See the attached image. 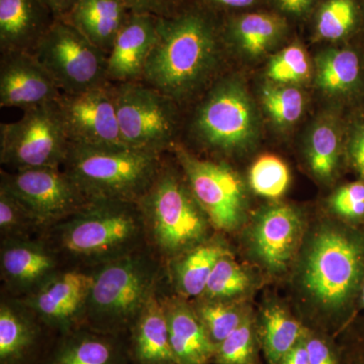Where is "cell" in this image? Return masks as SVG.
I'll return each instance as SVG.
<instances>
[{"label": "cell", "instance_id": "1", "mask_svg": "<svg viewBox=\"0 0 364 364\" xmlns=\"http://www.w3.org/2000/svg\"><path fill=\"white\" fill-rule=\"evenodd\" d=\"M221 36L205 11L189 9L157 18V39L142 80L179 104L214 76L221 60Z\"/></svg>", "mask_w": 364, "mask_h": 364}, {"label": "cell", "instance_id": "2", "mask_svg": "<svg viewBox=\"0 0 364 364\" xmlns=\"http://www.w3.org/2000/svg\"><path fill=\"white\" fill-rule=\"evenodd\" d=\"M45 243L57 255L97 265L123 257L146 241L136 202L92 200L75 214L47 228Z\"/></svg>", "mask_w": 364, "mask_h": 364}, {"label": "cell", "instance_id": "3", "mask_svg": "<svg viewBox=\"0 0 364 364\" xmlns=\"http://www.w3.org/2000/svg\"><path fill=\"white\" fill-rule=\"evenodd\" d=\"M142 214L146 241L170 261L208 241L213 227L193 196L186 176L163 164L136 202Z\"/></svg>", "mask_w": 364, "mask_h": 364}, {"label": "cell", "instance_id": "4", "mask_svg": "<svg viewBox=\"0 0 364 364\" xmlns=\"http://www.w3.org/2000/svg\"><path fill=\"white\" fill-rule=\"evenodd\" d=\"M363 268L360 242L341 228L323 225L301 256L299 286L318 312L336 315L355 293Z\"/></svg>", "mask_w": 364, "mask_h": 364}, {"label": "cell", "instance_id": "5", "mask_svg": "<svg viewBox=\"0 0 364 364\" xmlns=\"http://www.w3.org/2000/svg\"><path fill=\"white\" fill-rule=\"evenodd\" d=\"M162 165L161 155L70 144L64 171L88 200L138 202Z\"/></svg>", "mask_w": 364, "mask_h": 364}, {"label": "cell", "instance_id": "6", "mask_svg": "<svg viewBox=\"0 0 364 364\" xmlns=\"http://www.w3.org/2000/svg\"><path fill=\"white\" fill-rule=\"evenodd\" d=\"M95 267L85 317L102 330L134 325L148 301L157 294L158 263L136 250Z\"/></svg>", "mask_w": 364, "mask_h": 364}, {"label": "cell", "instance_id": "7", "mask_svg": "<svg viewBox=\"0 0 364 364\" xmlns=\"http://www.w3.org/2000/svg\"><path fill=\"white\" fill-rule=\"evenodd\" d=\"M191 131L203 147L233 154L250 147L259 134V119L247 88L229 76L215 82L196 109Z\"/></svg>", "mask_w": 364, "mask_h": 364}, {"label": "cell", "instance_id": "8", "mask_svg": "<svg viewBox=\"0 0 364 364\" xmlns=\"http://www.w3.org/2000/svg\"><path fill=\"white\" fill-rule=\"evenodd\" d=\"M112 85L126 147L159 155L172 150L177 144V102L143 81Z\"/></svg>", "mask_w": 364, "mask_h": 364}, {"label": "cell", "instance_id": "9", "mask_svg": "<svg viewBox=\"0 0 364 364\" xmlns=\"http://www.w3.org/2000/svg\"><path fill=\"white\" fill-rule=\"evenodd\" d=\"M33 54L62 93L73 95L109 83L107 53L64 18H55Z\"/></svg>", "mask_w": 364, "mask_h": 364}, {"label": "cell", "instance_id": "10", "mask_svg": "<svg viewBox=\"0 0 364 364\" xmlns=\"http://www.w3.org/2000/svg\"><path fill=\"white\" fill-rule=\"evenodd\" d=\"M69 148L57 102L26 109L18 121L0 124V161L14 171L62 167Z\"/></svg>", "mask_w": 364, "mask_h": 364}, {"label": "cell", "instance_id": "11", "mask_svg": "<svg viewBox=\"0 0 364 364\" xmlns=\"http://www.w3.org/2000/svg\"><path fill=\"white\" fill-rule=\"evenodd\" d=\"M189 188L215 229L235 231L243 224L247 208L241 177L225 163L203 160L181 144L172 148Z\"/></svg>", "mask_w": 364, "mask_h": 364}, {"label": "cell", "instance_id": "12", "mask_svg": "<svg viewBox=\"0 0 364 364\" xmlns=\"http://www.w3.org/2000/svg\"><path fill=\"white\" fill-rule=\"evenodd\" d=\"M6 186L32 213L42 229L75 214L90 202L62 167L1 171Z\"/></svg>", "mask_w": 364, "mask_h": 364}, {"label": "cell", "instance_id": "13", "mask_svg": "<svg viewBox=\"0 0 364 364\" xmlns=\"http://www.w3.org/2000/svg\"><path fill=\"white\" fill-rule=\"evenodd\" d=\"M57 105L70 144L102 149H129L119 130L112 82L73 95L62 93Z\"/></svg>", "mask_w": 364, "mask_h": 364}, {"label": "cell", "instance_id": "14", "mask_svg": "<svg viewBox=\"0 0 364 364\" xmlns=\"http://www.w3.org/2000/svg\"><path fill=\"white\" fill-rule=\"evenodd\" d=\"M303 232V219L296 208L284 203L267 205L254 220L251 249L265 269L282 273L293 261Z\"/></svg>", "mask_w": 364, "mask_h": 364}, {"label": "cell", "instance_id": "15", "mask_svg": "<svg viewBox=\"0 0 364 364\" xmlns=\"http://www.w3.org/2000/svg\"><path fill=\"white\" fill-rule=\"evenodd\" d=\"M62 92L51 74L30 52L1 54L0 107L23 111L56 102Z\"/></svg>", "mask_w": 364, "mask_h": 364}, {"label": "cell", "instance_id": "16", "mask_svg": "<svg viewBox=\"0 0 364 364\" xmlns=\"http://www.w3.org/2000/svg\"><path fill=\"white\" fill-rule=\"evenodd\" d=\"M92 273L70 270L54 277L26 296L23 305L47 324L68 329L85 316L92 286Z\"/></svg>", "mask_w": 364, "mask_h": 364}, {"label": "cell", "instance_id": "17", "mask_svg": "<svg viewBox=\"0 0 364 364\" xmlns=\"http://www.w3.org/2000/svg\"><path fill=\"white\" fill-rule=\"evenodd\" d=\"M0 270L11 291L28 296L59 272L58 255L45 242L6 239L1 243Z\"/></svg>", "mask_w": 364, "mask_h": 364}, {"label": "cell", "instance_id": "18", "mask_svg": "<svg viewBox=\"0 0 364 364\" xmlns=\"http://www.w3.org/2000/svg\"><path fill=\"white\" fill-rule=\"evenodd\" d=\"M157 18L131 13L107 54V77L112 83L142 80L144 69L157 39Z\"/></svg>", "mask_w": 364, "mask_h": 364}, {"label": "cell", "instance_id": "19", "mask_svg": "<svg viewBox=\"0 0 364 364\" xmlns=\"http://www.w3.org/2000/svg\"><path fill=\"white\" fill-rule=\"evenodd\" d=\"M54 20L44 0H0L1 54L33 53Z\"/></svg>", "mask_w": 364, "mask_h": 364}, {"label": "cell", "instance_id": "20", "mask_svg": "<svg viewBox=\"0 0 364 364\" xmlns=\"http://www.w3.org/2000/svg\"><path fill=\"white\" fill-rule=\"evenodd\" d=\"M163 304L176 364H207L210 358H215L218 346L208 336L196 310L178 301Z\"/></svg>", "mask_w": 364, "mask_h": 364}, {"label": "cell", "instance_id": "21", "mask_svg": "<svg viewBox=\"0 0 364 364\" xmlns=\"http://www.w3.org/2000/svg\"><path fill=\"white\" fill-rule=\"evenodd\" d=\"M130 14L124 0H78L64 20L109 54Z\"/></svg>", "mask_w": 364, "mask_h": 364}, {"label": "cell", "instance_id": "22", "mask_svg": "<svg viewBox=\"0 0 364 364\" xmlns=\"http://www.w3.org/2000/svg\"><path fill=\"white\" fill-rule=\"evenodd\" d=\"M133 326L134 352L140 364H176L166 311L157 294L150 299Z\"/></svg>", "mask_w": 364, "mask_h": 364}, {"label": "cell", "instance_id": "23", "mask_svg": "<svg viewBox=\"0 0 364 364\" xmlns=\"http://www.w3.org/2000/svg\"><path fill=\"white\" fill-rule=\"evenodd\" d=\"M284 18L268 13L246 14L228 21L225 39L244 56L257 58L286 35Z\"/></svg>", "mask_w": 364, "mask_h": 364}, {"label": "cell", "instance_id": "24", "mask_svg": "<svg viewBox=\"0 0 364 364\" xmlns=\"http://www.w3.org/2000/svg\"><path fill=\"white\" fill-rule=\"evenodd\" d=\"M228 253L219 241H207L171 260L172 282L186 298L203 296L215 263Z\"/></svg>", "mask_w": 364, "mask_h": 364}, {"label": "cell", "instance_id": "25", "mask_svg": "<svg viewBox=\"0 0 364 364\" xmlns=\"http://www.w3.org/2000/svg\"><path fill=\"white\" fill-rule=\"evenodd\" d=\"M23 304L1 301L0 305V361L14 364L21 360L36 338V326Z\"/></svg>", "mask_w": 364, "mask_h": 364}, {"label": "cell", "instance_id": "26", "mask_svg": "<svg viewBox=\"0 0 364 364\" xmlns=\"http://www.w3.org/2000/svg\"><path fill=\"white\" fill-rule=\"evenodd\" d=\"M360 73V60L350 49L326 50L316 58V80L328 95L350 92L358 86Z\"/></svg>", "mask_w": 364, "mask_h": 364}, {"label": "cell", "instance_id": "27", "mask_svg": "<svg viewBox=\"0 0 364 364\" xmlns=\"http://www.w3.org/2000/svg\"><path fill=\"white\" fill-rule=\"evenodd\" d=\"M306 329L280 306H273L263 312L260 340L269 364H279L305 336Z\"/></svg>", "mask_w": 364, "mask_h": 364}, {"label": "cell", "instance_id": "28", "mask_svg": "<svg viewBox=\"0 0 364 364\" xmlns=\"http://www.w3.org/2000/svg\"><path fill=\"white\" fill-rule=\"evenodd\" d=\"M338 127L329 117L316 122L309 133L306 155L314 176L320 181H331L338 167L340 157Z\"/></svg>", "mask_w": 364, "mask_h": 364}, {"label": "cell", "instance_id": "29", "mask_svg": "<svg viewBox=\"0 0 364 364\" xmlns=\"http://www.w3.org/2000/svg\"><path fill=\"white\" fill-rule=\"evenodd\" d=\"M50 364H121V355L109 338L80 332L60 345Z\"/></svg>", "mask_w": 364, "mask_h": 364}, {"label": "cell", "instance_id": "30", "mask_svg": "<svg viewBox=\"0 0 364 364\" xmlns=\"http://www.w3.org/2000/svg\"><path fill=\"white\" fill-rule=\"evenodd\" d=\"M261 100L270 119L282 128L296 124L306 105L305 95L296 86L273 82L263 86Z\"/></svg>", "mask_w": 364, "mask_h": 364}, {"label": "cell", "instance_id": "31", "mask_svg": "<svg viewBox=\"0 0 364 364\" xmlns=\"http://www.w3.org/2000/svg\"><path fill=\"white\" fill-rule=\"evenodd\" d=\"M358 20L356 0H325L316 18V33L320 39H344L355 28Z\"/></svg>", "mask_w": 364, "mask_h": 364}, {"label": "cell", "instance_id": "32", "mask_svg": "<svg viewBox=\"0 0 364 364\" xmlns=\"http://www.w3.org/2000/svg\"><path fill=\"white\" fill-rule=\"evenodd\" d=\"M249 284L247 273L228 252L215 263L203 296L208 301H224L243 294Z\"/></svg>", "mask_w": 364, "mask_h": 364}, {"label": "cell", "instance_id": "33", "mask_svg": "<svg viewBox=\"0 0 364 364\" xmlns=\"http://www.w3.org/2000/svg\"><path fill=\"white\" fill-rule=\"evenodd\" d=\"M42 229L28 208L0 183V234L6 239H30L36 230Z\"/></svg>", "mask_w": 364, "mask_h": 364}, {"label": "cell", "instance_id": "34", "mask_svg": "<svg viewBox=\"0 0 364 364\" xmlns=\"http://www.w3.org/2000/svg\"><path fill=\"white\" fill-rule=\"evenodd\" d=\"M312 66L306 50L294 43L277 53L267 67V76L273 83L294 85L309 80Z\"/></svg>", "mask_w": 364, "mask_h": 364}, {"label": "cell", "instance_id": "35", "mask_svg": "<svg viewBox=\"0 0 364 364\" xmlns=\"http://www.w3.org/2000/svg\"><path fill=\"white\" fill-rule=\"evenodd\" d=\"M289 170L286 163L273 155H264L254 162L249 173L251 188L257 195L277 198L289 188Z\"/></svg>", "mask_w": 364, "mask_h": 364}, {"label": "cell", "instance_id": "36", "mask_svg": "<svg viewBox=\"0 0 364 364\" xmlns=\"http://www.w3.org/2000/svg\"><path fill=\"white\" fill-rule=\"evenodd\" d=\"M196 312L205 326L208 336L217 346L247 317L236 306L223 301H205L198 306Z\"/></svg>", "mask_w": 364, "mask_h": 364}, {"label": "cell", "instance_id": "37", "mask_svg": "<svg viewBox=\"0 0 364 364\" xmlns=\"http://www.w3.org/2000/svg\"><path fill=\"white\" fill-rule=\"evenodd\" d=\"M218 364H255V333L248 317L224 341L218 345Z\"/></svg>", "mask_w": 364, "mask_h": 364}, {"label": "cell", "instance_id": "38", "mask_svg": "<svg viewBox=\"0 0 364 364\" xmlns=\"http://www.w3.org/2000/svg\"><path fill=\"white\" fill-rule=\"evenodd\" d=\"M330 205L336 214L347 219L364 217V183L352 182L333 195Z\"/></svg>", "mask_w": 364, "mask_h": 364}, {"label": "cell", "instance_id": "39", "mask_svg": "<svg viewBox=\"0 0 364 364\" xmlns=\"http://www.w3.org/2000/svg\"><path fill=\"white\" fill-rule=\"evenodd\" d=\"M310 364H339L334 348L323 337L306 330L304 336Z\"/></svg>", "mask_w": 364, "mask_h": 364}, {"label": "cell", "instance_id": "40", "mask_svg": "<svg viewBox=\"0 0 364 364\" xmlns=\"http://www.w3.org/2000/svg\"><path fill=\"white\" fill-rule=\"evenodd\" d=\"M131 13L166 16L171 14L173 0H124Z\"/></svg>", "mask_w": 364, "mask_h": 364}, {"label": "cell", "instance_id": "41", "mask_svg": "<svg viewBox=\"0 0 364 364\" xmlns=\"http://www.w3.org/2000/svg\"><path fill=\"white\" fill-rule=\"evenodd\" d=\"M349 154L355 169L361 176H364V124L359 127L352 136Z\"/></svg>", "mask_w": 364, "mask_h": 364}, {"label": "cell", "instance_id": "42", "mask_svg": "<svg viewBox=\"0 0 364 364\" xmlns=\"http://www.w3.org/2000/svg\"><path fill=\"white\" fill-rule=\"evenodd\" d=\"M272 1L284 13L293 14V16H301L310 9L314 0H272Z\"/></svg>", "mask_w": 364, "mask_h": 364}, {"label": "cell", "instance_id": "43", "mask_svg": "<svg viewBox=\"0 0 364 364\" xmlns=\"http://www.w3.org/2000/svg\"><path fill=\"white\" fill-rule=\"evenodd\" d=\"M279 364H310L305 341L303 339L284 356Z\"/></svg>", "mask_w": 364, "mask_h": 364}, {"label": "cell", "instance_id": "44", "mask_svg": "<svg viewBox=\"0 0 364 364\" xmlns=\"http://www.w3.org/2000/svg\"><path fill=\"white\" fill-rule=\"evenodd\" d=\"M78 0H44L55 18H65Z\"/></svg>", "mask_w": 364, "mask_h": 364}, {"label": "cell", "instance_id": "45", "mask_svg": "<svg viewBox=\"0 0 364 364\" xmlns=\"http://www.w3.org/2000/svg\"><path fill=\"white\" fill-rule=\"evenodd\" d=\"M213 6L224 9H246L252 6L257 0H207Z\"/></svg>", "mask_w": 364, "mask_h": 364}, {"label": "cell", "instance_id": "46", "mask_svg": "<svg viewBox=\"0 0 364 364\" xmlns=\"http://www.w3.org/2000/svg\"><path fill=\"white\" fill-rule=\"evenodd\" d=\"M361 303H363V305L364 306V286L363 289V294H361Z\"/></svg>", "mask_w": 364, "mask_h": 364}]
</instances>
